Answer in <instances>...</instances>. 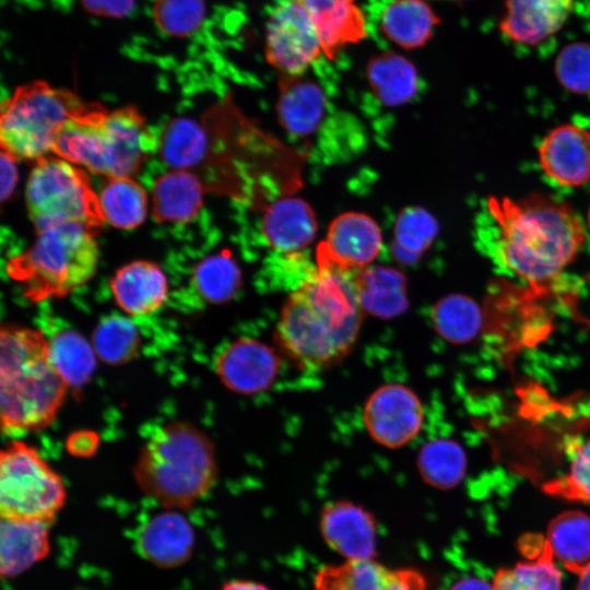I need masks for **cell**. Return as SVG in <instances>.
Returning a JSON list of instances; mask_svg holds the SVG:
<instances>
[{
    "label": "cell",
    "instance_id": "obj_32",
    "mask_svg": "<svg viewBox=\"0 0 590 590\" xmlns=\"http://www.w3.org/2000/svg\"><path fill=\"white\" fill-rule=\"evenodd\" d=\"M438 233L436 219L425 209L408 206L397 216L391 251L403 264L415 263Z\"/></svg>",
    "mask_w": 590,
    "mask_h": 590
},
{
    "label": "cell",
    "instance_id": "obj_33",
    "mask_svg": "<svg viewBox=\"0 0 590 590\" xmlns=\"http://www.w3.org/2000/svg\"><path fill=\"white\" fill-rule=\"evenodd\" d=\"M417 467L426 484L439 489H449L463 479L467 458L458 442L449 439H435L421 448Z\"/></svg>",
    "mask_w": 590,
    "mask_h": 590
},
{
    "label": "cell",
    "instance_id": "obj_23",
    "mask_svg": "<svg viewBox=\"0 0 590 590\" xmlns=\"http://www.w3.org/2000/svg\"><path fill=\"white\" fill-rule=\"evenodd\" d=\"M50 526L40 521L1 519L0 575L2 578H15L49 555Z\"/></svg>",
    "mask_w": 590,
    "mask_h": 590
},
{
    "label": "cell",
    "instance_id": "obj_43",
    "mask_svg": "<svg viewBox=\"0 0 590 590\" xmlns=\"http://www.w3.org/2000/svg\"><path fill=\"white\" fill-rule=\"evenodd\" d=\"M1 199H8L17 181L16 160L1 151Z\"/></svg>",
    "mask_w": 590,
    "mask_h": 590
},
{
    "label": "cell",
    "instance_id": "obj_3",
    "mask_svg": "<svg viewBox=\"0 0 590 590\" xmlns=\"http://www.w3.org/2000/svg\"><path fill=\"white\" fill-rule=\"evenodd\" d=\"M69 385L51 357L50 340L38 329H0V417L3 432H36L49 426Z\"/></svg>",
    "mask_w": 590,
    "mask_h": 590
},
{
    "label": "cell",
    "instance_id": "obj_4",
    "mask_svg": "<svg viewBox=\"0 0 590 590\" xmlns=\"http://www.w3.org/2000/svg\"><path fill=\"white\" fill-rule=\"evenodd\" d=\"M215 448L196 425L173 421L145 440L132 468L141 492L163 508L185 511L215 486Z\"/></svg>",
    "mask_w": 590,
    "mask_h": 590
},
{
    "label": "cell",
    "instance_id": "obj_22",
    "mask_svg": "<svg viewBox=\"0 0 590 590\" xmlns=\"http://www.w3.org/2000/svg\"><path fill=\"white\" fill-rule=\"evenodd\" d=\"M573 0H507L500 30L514 42L533 45L557 32Z\"/></svg>",
    "mask_w": 590,
    "mask_h": 590
},
{
    "label": "cell",
    "instance_id": "obj_2",
    "mask_svg": "<svg viewBox=\"0 0 590 590\" xmlns=\"http://www.w3.org/2000/svg\"><path fill=\"white\" fill-rule=\"evenodd\" d=\"M353 273L319 267L288 295L276 327L283 349L306 368L341 359L356 341L363 309Z\"/></svg>",
    "mask_w": 590,
    "mask_h": 590
},
{
    "label": "cell",
    "instance_id": "obj_44",
    "mask_svg": "<svg viewBox=\"0 0 590 590\" xmlns=\"http://www.w3.org/2000/svg\"><path fill=\"white\" fill-rule=\"evenodd\" d=\"M448 590H494V587L493 582L469 576L455 581Z\"/></svg>",
    "mask_w": 590,
    "mask_h": 590
},
{
    "label": "cell",
    "instance_id": "obj_6",
    "mask_svg": "<svg viewBox=\"0 0 590 590\" xmlns=\"http://www.w3.org/2000/svg\"><path fill=\"white\" fill-rule=\"evenodd\" d=\"M99 260L94 232L79 224L37 233L31 247L9 259L5 271L33 303L61 298L87 283Z\"/></svg>",
    "mask_w": 590,
    "mask_h": 590
},
{
    "label": "cell",
    "instance_id": "obj_11",
    "mask_svg": "<svg viewBox=\"0 0 590 590\" xmlns=\"http://www.w3.org/2000/svg\"><path fill=\"white\" fill-rule=\"evenodd\" d=\"M423 416L417 396L399 384L385 385L374 391L363 413L368 434L388 448H399L411 441L421 429Z\"/></svg>",
    "mask_w": 590,
    "mask_h": 590
},
{
    "label": "cell",
    "instance_id": "obj_8",
    "mask_svg": "<svg viewBox=\"0 0 590 590\" xmlns=\"http://www.w3.org/2000/svg\"><path fill=\"white\" fill-rule=\"evenodd\" d=\"M25 201L37 233L62 224H79L95 233L105 224L85 169L56 155L35 162Z\"/></svg>",
    "mask_w": 590,
    "mask_h": 590
},
{
    "label": "cell",
    "instance_id": "obj_45",
    "mask_svg": "<svg viewBox=\"0 0 590 590\" xmlns=\"http://www.w3.org/2000/svg\"><path fill=\"white\" fill-rule=\"evenodd\" d=\"M220 590H270V588L255 580L234 579L224 582Z\"/></svg>",
    "mask_w": 590,
    "mask_h": 590
},
{
    "label": "cell",
    "instance_id": "obj_20",
    "mask_svg": "<svg viewBox=\"0 0 590 590\" xmlns=\"http://www.w3.org/2000/svg\"><path fill=\"white\" fill-rule=\"evenodd\" d=\"M524 558L514 567L500 568L493 578L494 590H563L562 573L543 536L519 541Z\"/></svg>",
    "mask_w": 590,
    "mask_h": 590
},
{
    "label": "cell",
    "instance_id": "obj_47",
    "mask_svg": "<svg viewBox=\"0 0 590 590\" xmlns=\"http://www.w3.org/2000/svg\"><path fill=\"white\" fill-rule=\"evenodd\" d=\"M588 224H589V227H590V210H589V214H588Z\"/></svg>",
    "mask_w": 590,
    "mask_h": 590
},
{
    "label": "cell",
    "instance_id": "obj_31",
    "mask_svg": "<svg viewBox=\"0 0 590 590\" xmlns=\"http://www.w3.org/2000/svg\"><path fill=\"white\" fill-rule=\"evenodd\" d=\"M546 541L555 559L568 570L590 562V516L581 510H567L554 517Z\"/></svg>",
    "mask_w": 590,
    "mask_h": 590
},
{
    "label": "cell",
    "instance_id": "obj_41",
    "mask_svg": "<svg viewBox=\"0 0 590 590\" xmlns=\"http://www.w3.org/2000/svg\"><path fill=\"white\" fill-rule=\"evenodd\" d=\"M83 8L92 14L106 17H123L128 15L135 0H80Z\"/></svg>",
    "mask_w": 590,
    "mask_h": 590
},
{
    "label": "cell",
    "instance_id": "obj_37",
    "mask_svg": "<svg viewBox=\"0 0 590 590\" xmlns=\"http://www.w3.org/2000/svg\"><path fill=\"white\" fill-rule=\"evenodd\" d=\"M54 364L69 386L82 385L95 366L94 349L79 334L68 331L50 340Z\"/></svg>",
    "mask_w": 590,
    "mask_h": 590
},
{
    "label": "cell",
    "instance_id": "obj_26",
    "mask_svg": "<svg viewBox=\"0 0 590 590\" xmlns=\"http://www.w3.org/2000/svg\"><path fill=\"white\" fill-rule=\"evenodd\" d=\"M353 282L362 309L374 316L389 319L408 308L406 281L397 269L367 267L353 273Z\"/></svg>",
    "mask_w": 590,
    "mask_h": 590
},
{
    "label": "cell",
    "instance_id": "obj_29",
    "mask_svg": "<svg viewBox=\"0 0 590 590\" xmlns=\"http://www.w3.org/2000/svg\"><path fill=\"white\" fill-rule=\"evenodd\" d=\"M369 86L376 98L386 106L410 102L418 91V75L414 66L394 52L371 58L366 68Z\"/></svg>",
    "mask_w": 590,
    "mask_h": 590
},
{
    "label": "cell",
    "instance_id": "obj_30",
    "mask_svg": "<svg viewBox=\"0 0 590 590\" xmlns=\"http://www.w3.org/2000/svg\"><path fill=\"white\" fill-rule=\"evenodd\" d=\"M105 223L119 229H132L144 221L148 197L132 177L107 178L99 194Z\"/></svg>",
    "mask_w": 590,
    "mask_h": 590
},
{
    "label": "cell",
    "instance_id": "obj_42",
    "mask_svg": "<svg viewBox=\"0 0 590 590\" xmlns=\"http://www.w3.org/2000/svg\"><path fill=\"white\" fill-rule=\"evenodd\" d=\"M97 446L98 439L94 432L80 430L71 434L67 439V449L75 457H90L96 451Z\"/></svg>",
    "mask_w": 590,
    "mask_h": 590
},
{
    "label": "cell",
    "instance_id": "obj_28",
    "mask_svg": "<svg viewBox=\"0 0 590 590\" xmlns=\"http://www.w3.org/2000/svg\"><path fill=\"white\" fill-rule=\"evenodd\" d=\"M438 22L424 0H392L380 14L385 36L405 49L423 46Z\"/></svg>",
    "mask_w": 590,
    "mask_h": 590
},
{
    "label": "cell",
    "instance_id": "obj_10",
    "mask_svg": "<svg viewBox=\"0 0 590 590\" xmlns=\"http://www.w3.org/2000/svg\"><path fill=\"white\" fill-rule=\"evenodd\" d=\"M322 51L315 23L293 0H280L267 24L266 58L283 75H302Z\"/></svg>",
    "mask_w": 590,
    "mask_h": 590
},
{
    "label": "cell",
    "instance_id": "obj_7",
    "mask_svg": "<svg viewBox=\"0 0 590 590\" xmlns=\"http://www.w3.org/2000/svg\"><path fill=\"white\" fill-rule=\"evenodd\" d=\"M94 105L44 81L20 85L1 105V151L16 161L48 156L61 126Z\"/></svg>",
    "mask_w": 590,
    "mask_h": 590
},
{
    "label": "cell",
    "instance_id": "obj_16",
    "mask_svg": "<svg viewBox=\"0 0 590 590\" xmlns=\"http://www.w3.org/2000/svg\"><path fill=\"white\" fill-rule=\"evenodd\" d=\"M196 532L184 511L166 509L151 516L140 528L135 546L150 564L177 568L192 556Z\"/></svg>",
    "mask_w": 590,
    "mask_h": 590
},
{
    "label": "cell",
    "instance_id": "obj_38",
    "mask_svg": "<svg viewBox=\"0 0 590 590\" xmlns=\"http://www.w3.org/2000/svg\"><path fill=\"white\" fill-rule=\"evenodd\" d=\"M204 15V0H154L153 3L156 26L173 37H187L196 33Z\"/></svg>",
    "mask_w": 590,
    "mask_h": 590
},
{
    "label": "cell",
    "instance_id": "obj_40",
    "mask_svg": "<svg viewBox=\"0 0 590 590\" xmlns=\"http://www.w3.org/2000/svg\"><path fill=\"white\" fill-rule=\"evenodd\" d=\"M559 83L577 94L590 92V44L573 43L564 47L555 62Z\"/></svg>",
    "mask_w": 590,
    "mask_h": 590
},
{
    "label": "cell",
    "instance_id": "obj_34",
    "mask_svg": "<svg viewBox=\"0 0 590 590\" xmlns=\"http://www.w3.org/2000/svg\"><path fill=\"white\" fill-rule=\"evenodd\" d=\"M432 321L441 338L453 344H463L480 332L482 312L472 298L462 294H450L436 303Z\"/></svg>",
    "mask_w": 590,
    "mask_h": 590
},
{
    "label": "cell",
    "instance_id": "obj_24",
    "mask_svg": "<svg viewBox=\"0 0 590 590\" xmlns=\"http://www.w3.org/2000/svg\"><path fill=\"white\" fill-rule=\"evenodd\" d=\"M279 85L276 111L281 126L297 138L311 135L318 130L327 111L323 91L300 75L281 74Z\"/></svg>",
    "mask_w": 590,
    "mask_h": 590
},
{
    "label": "cell",
    "instance_id": "obj_12",
    "mask_svg": "<svg viewBox=\"0 0 590 590\" xmlns=\"http://www.w3.org/2000/svg\"><path fill=\"white\" fill-rule=\"evenodd\" d=\"M381 244L380 229L371 217L343 213L332 221L326 239L318 245L317 266L356 272L378 256Z\"/></svg>",
    "mask_w": 590,
    "mask_h": 590
},
{
    "label": "cell",
    "instance_id": "obj_21",
    "mask_svg": "<svg viewBox=\"0 0 590 590\" xmlns=\"http://www.w3.org/2000/svg\"><path fill=\"white\" fill-rule=\"evenodd\" d=\"M302 5L316 25L326 57L334 59L347 44L367 34L363 12L354 0H293Z\"/></svg>",
    "mask_w": 590,
    "mask_h": 590
},
{
    "label": "cell",
    "instance_id": "obj_18",
    "mask_svg": "<svg viewBox=\"0 0 590 590\" xmlns=\"http://www.w3.org/2000/svg\"><path fill=\"white\" fill-rule=\"evenodd\" d=\"M109 288L116 305L130 317L157 311L168 297L166 274L149 260H135L117 269Z\"/></svg>",
    "mask_w": 590,
    "mask_h": 590
},
{
    "label": "cell",
    "instance_id": "obj_36",
    "mask_svg": "<svg viewBox=\"0 0 590 590\" xmlns=\"http://www.w3.org/2000/svg\"><path fill=\"white\" fill-rule=\"evenodd\" d=\"M95 355L111 365L130 361L140 347V333L131 320L113 315L95 327L92 335Z\"/></svg>",
    "mask_w": 590,
    "mask_h": 590
},
{
    "label": "cell",
    "instance_id": "obj_46",
    "mask_svg": "<svg viewBox=\"0 0 590 590\" xmlns=\"http://www.w3.org/2000/svg\"><path fill=\"white\" fill-rule=\"evenodd\" d=\"M568 570L577 577L576 590H590V562Z\"/></svg>",
    "mask_w": 590,
    "mask_h": 590
},
{
    "label": "cell",
    "instance_id": "obj_25",
    "mask_svg": "<svg viewBox=\"0 0 590 590\" xmlns=\"http://www.w3.org/2000/svg\"><path fill=\"white\" fill-rule=\"evenodd\" d=\"M205 186L192 170L169 169L152 188V216L158 223L184 224L199 213Z\"/></svg>",
    "mask_w": 590,
    "mask_h": 590
},
{
    "label": "cell",
    "instance_id": "obj_15",
    "mask_svg": "<svg viewBox=\"0 0 590 590\" xmlns=\"http://www.w3.org/2000/svg\"><path fill=\"white\" fill-rule=\"evenodd\" d=\"M326 544L345 560L375 558L378 527L362 506L346 500L327 504L319 518Z\"/></svg>",
    "mask_w": 590,
    "mask_h": 590
},
{
    "label": "cell",
    "instance_id": "obj_39",
    "mask_svg": "<svg viewBox=\"0 0 590 590\" xmlns=\"http://www.w3.org/2000/svg\"><path fill=\"white\" fill-rule=\"evenodd\" d=\"M543 491L565 500L590 503V439L575 450L568 471L545 482Z\"/></svg>",
    "mask_w": 590,
    "mask_h": 590
},
{
    "label": "cell",
    "instance_id": "obj_14",
    "mask_svg": "<svg viewBox=\"0 0 590 590\" xmlns=\"http://www.w3.org/2000/svg\"><path fill=\"white\" fill-rule=\"evenodd\" d=\"M314 586L315 590H426L427 580L414 568H390L369 558L323 566Z\"/></svg>",
    "mask_w": 590,
    "mask_h": 590
},
{
    "label": "cell",
    "instance_id": "obj_27",
    "mask_svg": "<svg viewBox=\"0 0 590 590\" xmlns=\"http://www.w3.org/2000/svg\"><path fill=\"white\" fill-rule=\"evenodd\" d=\"M208 151V134L191 118H172L157 133L156 153L169 169L192 170L205 160Z\"/></svg>",
    "mask_w": 590,
    "mask_h": 590
},
{
    "label": "cell",
    "instance_id": "obj_17",
    "mask_svg": "<svg viewBox=\"0 0 590 590\" xmlns=\"http://www.w3.org/2000/svg\"><path fill=\"white\" fill-rule=\"evenodd\" d=\"M543 172L555 182L576 187L590 179V132L563 125L546 134L539 146Z\"/></svg>",
    "mask_w": 590,
    "mask_h": 590
},
{
    "label": "cell",
    "instance_id": "obj_1",
    "mask_svg": "<svg viewBox=\"0 0 590 590\" xmlns=\"http://www.w3.org/2000/svg\"><path fill=\"white\" fill-rule=\"evenodd\" d=\"M486 209L497 262L536 292L551 286L585 241L579 217L552 198L491 197Z\"/></svg>",
    "mask_w": 590,
    "mask_h": 590
},
{
    "label": "cell",
    "instance_id": "obj_35",
    "mask_svg": "<svg viewBox=\"0 0 590 590\" xmlns=\"http://www.w3.org/2000/svg\"><path fill=\"white\" fill-rule=\"evenodd\" d=\"M192 283L208 303L232 299L241 285V272L228 250L203 258L194 268Z\"/></svg>",
    "mask_w": 590,
    "mask_h": 590
},
{
    "label": "cell",
    "instance_id": "obj_5",
    "mask_svg": "<svg viewBox=\"0 0 590 590\" xmlns=\"http://www.w3.org/2000/svg\"><path fill=\"white\" fill-rule=\"evenodd\" d=\"M156 150L157 134L135 107L108 111L98 103L67 120L52 146L56 156L106 178L133 177Z\"/></svg>",
    "mask_w": 590,
    "mask_h": 590
},
{
    "label": "cell",
    "instance_id": "obj_19",
    "mask_svg": "<svg viewBox=\"0 0 590 590\" xmlns=\"http://www.w3.org/2000/svg\"><path fill=\"white\" fill-rule=\"evenodd\" d=\"M261 231L268 245L276 252H299L316 235V215L311 206L299 198H280L266 208Z\"/></svg>",
    "mask_w": 590,
    "mask_h": 590
},
{
    "label": "cell",
    "instance_id": "obj_13",
    "mask_svg": "<svg viewBox=\"0 0 590 590\" xmlns=\"http://www.w3.org/2000/svg\"><path fill=\"white\" fill-rule=\"evenodd\" d=\"M280 369V357L269 345L239 338L225 345L214 359V371L229 390L253 394L268 389Z\"/></svg>",
    "mask_w": 590,
    "mask_h": 590
},
{
    "label": "cell",
    "instance_id": "obj_9",
    "mask_svg": "<svg viewBox=\"0 0 590 590\" xmlns=\"http://www.w3.org/2000/svg\"><path fill=\"white\" fill-rule=\"evenodd\" d=\"M67 500L61 475L20 439L9 440L0 452V517L52 524Z\"/></svg>",
    "mask_w": 590,
    "mask_h": 590
}]
</instances>
